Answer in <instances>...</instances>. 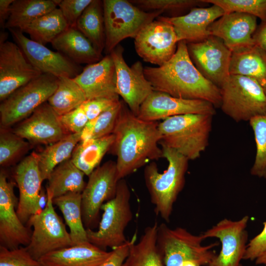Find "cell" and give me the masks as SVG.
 <instances>
[{
  "label": "cell",
  "mask_w": 266,
  "mask_h": 266,
  "mask_svg": "<svg viewBox=\"0 0 266 266\" xmlns=\"http://www.w3.org/2000/svg\"><path fill=\"white\" fill-rule=\"evenodd\" d=\"M113 133L115 139L111 148L117 157L119 180L163 157L159 146L161 139L159 123L139 119L124 101Z\"/></svg>",
  "instance_id": "6da1fadb"
},
{
  "label": "cell",
  "mask_w": 266,
  "mask_h": 266,
  "mask_svg": "<svg viewBox=\"0 0 266 266\" xmlns=\"http://www.w3.org/2000/svg\"><path fill=\"white\" fill-rule=\"evenodd\" d=\"M144 73L154 91L176 98L204 100L220 107V89L197 68L185 41L178 42L175 54L167 62L158 67L146 66Z\"/></svg>",
  "instance_id": "7a4b0ae2"
},
{
  "label": "cell",
  "mask_w": 266,
  "mask_h": 266,
  "mask_svg": "<svg viewBox=\"0 0 266 266\" xmlns=\"http://www.w3.org/2000/svg\"><path fill=\"white\" fill-rule=\"evenodd\" d=\"M161 148L168 163L166 169L160 172L156 164L150 162L145 167L144 178L155 213L168 223L185 185L189 160L172 149L165 146Z\"/></svg>",
  "instance_id": "3957f363"
},
{
  "label": "cell",
  "mask_w": 266,
  "mask_h": 266,
  "mask_svg": "<svg viewBox=\"0 0 266 266\" xmlns=\"http://www.w3.org/2000/svg\"><path fill=\"white\" fill-rule=\"evenodd\" d=\"M213 115L187 114L170 117L159 123L160 144L189 161L200 157L209 144Z\"/></svg>",
  "instance_id": "277c9868"
},
{
  "label": "cell",
  "mask_w": 266,
  "mask_h": 266,
  "mask_svg": "<svg viewBox=\"0 0 266 266\" xmlns=\"http://www.w3.org/2000/svg\"><path fill=\"white\" fill-rule=\"evenodd\" d=\"M205 239L201 233L195 234L182 227L158 225L157 243L165 266H184L190 262L208 266L217 255L212 249L219 243L203 245Z\"/></svg>",
  "instance_id": "5b68a950"
},
{
  "label": "cell",
  "mask_w": 266,
  "mask_h": 266,
  "mask_svg": "<svg viewBox=\"0 0 266 266\" xmlns=\"http://www.w3.org/2000/svg\"><path fill=\"white\" fill-rule=\"evenodd\" d=\"M130 199L127 182L124 179L119 180L115 197L101 207L103 213L98 230L86 229L90 243L106 250L108 247L113 249L128 241L125 230L133 217Z\"/></svg>",
  "instance_id": "8992f818"
},
{
  "label": "cell",
  "mask_w": 266,
  "mask_h": 266,
  "mask_svg": "<svg viewBox=\"0 0 266 266\" xmlns=\"http://www.w3.org/2000/svg\"><path fill=\"white\" fill-rule=\"evenodd\" d=\"M102 2L105 36L104 50L106 55L124 39L135 38L145 26L164 12H146L126 0H104Z\"/></svg>",
  "instance_id": "52a82bcc"
},
{
  "label": "cell",
  "mask_w": 266,
  "mask_h": 266,
  "mask_svg": "<svg viewBox=\"0 0 266 266\" xmlns=\"http://www.w3.org/2000/svg\"><path fill=\"white\" fill-rule=\"evenodd\" d=\"M220 89V107L234 121L249 122L256 116L266 114V93L253 79L230 75Z\"/></svg>",
  "instance_id": "ba28073f"
},
{
  "label": "cell",
  "mask_w": 266,
  "mask_h": 266,
  "mask_svg": "<svg viewBox=\"0 0 266 266\" xmlns=\"http://www.w3.org/2000/svg\"><path fill=\"white\" fill-rule=\"evenodd\" d=\"M59 78L42 73L18 88L0 104L1 127L8 128L29 117L56 91Z\"/></svg>",
  "instance_id": "9c48e42d"
},
{
  "label": "cell",
  "mask_w": 266,
  "mask_h": 266,
  "mask_svg": "<svg viewBox=\"0 0 266 266\" xmlns=\"http://www.w3.org/2000/svg\"><path fill=\"white\" fill-rule=\"evenodd\" d=\"M46 192L45 207L40 213L33 215L26 224L33 230L30 242L26 247L37 260L49 253L72 246L69 233L53 206V199Z\"/></svg>",
  "instance_id": "30bf717a"
},
{
  "label": "cell",
  "mask_w": 266,
  "mask_h": 266,
  "mask_svg": "<svg viewBox=\"0 0 266 266\" xmlns=\"http://www.w3.org/2000/svg\"><path fill=\"white\" fill-rule=\"evenodd\" d=\"M88 176V182L81 193V208L85 228L92 230L99 222L102 205L116 195L119 180L116 162H106Z\"/></svg>",
  "instance_id": "8fae6325"
},
{
  "label": "cell",
  "mask_w": 266,
  "mask_h": 266,
  "mask_svg": "<svg viewBox=\"0 0 266 266\" xmlns=\"http://www.w3.org/2000/svg\"><path fill=\"white\" fill-rule=\"evenodd\" d=\"M195 66L207 80L220 88L230 76L232 52L220 38L209 35L205 39L187 44Z\"/></svg>",
  "instance_id": "7c38bea8"
},
{
  "label": "cell",
  "mask_w": 266,
  "mask_h": 266,
  "mask_svg": "<svg viewBox=\"0 0 266 266\" xmlns=\"http://www.w3.org/2000/svg\"><path fill=\"white\" fill-rule=\"evenodd\" d=\"M249 221L248 215L237 220L224 218L201 233L205 239L216 238L221 243L219 253L208 266H240L248 244Z\"/></svg>",
  "instance_id": "4fadbf2b"
},
{
  "label": "cell",
  "mask_w": 266,
  "mask_h": 266,
  "mask_svg": "<svg viewBox=\"0 0 266 266\" xmlns=\"http://www.w3.org/2000/svg\"><path fill=\"white\" fill-rule=\"evenodd\" d=\"M123 51L118 45L109 54L115 67L116 92L137 116L141 104L154 90L144 75L141 62H135L129 66L124 59Z\"/></svg>",
  "instance_id": "5bb4252c"
},
{
  "label": "cell",
  "mask_w": 266,
  "mask_h": 266,
  "mask_svg": "<svg viewBox=\"0 0 266 266\" xmlns=\"http://www.w3.org/2000/svg\"><path fill=\"white\" fill-rule=\"evenodd\" d=\"M0 37V100L42 73L29 61L18 45Z\"/></svg>",
  "instance_id": "9a60e30c"
},
{
  "label": "cell",
  "mask_w": 266,
  "mask_h": 266,
  "mask_svg": "<svg viewBox=\"0 0 266 266\" xmlns=\"http://www.w3.org/2000/svg\"><path fill=\"white\" fill-rule=\"evenodd\" d=\"M177 43L173 26L158 19L145 26L134 38L135 49L138 56L144 61L159 66L171 58Z\"/></svg>",
  "instance_id": "2e32d148"
},
{
  "label": "cell",
  "mask_w": 266,
  "mask_h": 266,
  "mask_svg": "<svg viewBox=\"0 0 266 266\" xmlns=\"http://www.w3.org/2000/svg\"><path fill=\"white\" fill-rule=\"evenodd\" d=\"M14 184L9 181L3 170L0 172V246L12 250L27 246L32 231L19 218L15 207L18 201Z\"/></svg>",
  "instance_id": "e0dca14e"
},
{
  "label": "cell",
  "mask_w": 266,
  "mask_h": 266,
  "mask_svg": "<svg viewBox=\"0 0 266 266\" xmlns=\"http://www.w3.org/2000/svg\"><path fill=\"white\" fill-rule=\"evenodd\" d=\"M18 46L30 63L41 73L58 78H74L81 71L78 65L59 52L53 51L44 45L26 36L18 29L8 30Z\"/></svg>",
  "instance_id": "ac0fdd59"
},
{
  "label": "cell",
  "mask_w": 266,
  "mask_h": 266,
  "mask_svg": "<svg viewBox=\"0 0 266 266\" xmlns=\"http://www.w3.org/2000/svg\"><path fill=\"white\" fill-rule=\"evenodd\" d=\"M215 108L206 100L176 98L164 92L154 91L141 104L137 117L144 121L158 122L187 114L213 116L216 113Z\"/></svg>",
  "instance_id": "d6986e66"
},
{
  "label": "cell",
  "mask_w": 266,
  "mask_h": 266,
  "mask_svg": "<svg viewBox=\"0 0 266 266\" xmlns=\"http://www.w3.org/2000/svg\"><path fill=\"white\" fill-rule=\"evenodd\" d=\"M14 178L19 191L16 211L20 220L26 225L33 215L43 210L39 204L43 180L35 152L32 153L18 164Z\"/></svg>",
  "instance_id": "ffe728a7"
},
{
  "label": "cell",
  "mask_w": 266,
  "mask_h": 266,
  "mask_svg": "<svg viewBox=\"0 0 266 266\" xmlns=\"http://www.w3.org/2000/svg\"><path fill=\"white\" fill-rule=\"evenodd\" d=\"M33 144L49 145L69 133L62 125L59 116L47 101L12 130Z\"/></svg>",
  "instance_id": "44dd1931"
},
{
  "label": "cell",
  "mask_w": 266,
  "mask_h": 266,
  "mask_svg": "<svg viewBox=\"0 0 266 266\" xmlns=\"http://www.w3.org/2000/svg\"><path fill=\"white\" fill-rule=\"evenodd\" d=\"M255 16L238 12L225 13L208 28L210 35L221 38L232 52L255 45L253 35L258 26Z\"/></svg>",
  "instance_id": "7402d4cb"
},
{
  "label": "cell",
  "mask_w": 266,
  "mask_h": 266,
  "mask_svg": "<svg viewBox=\"0 0 266 266\" xmlns=\"http://www.w3.org/2000/svg\"><path fill=\"white\" fill-rule=\"evenodd\" d=\"M73 78L83 90L87 100L98 98L119 100L115 67L110 54L97 63L87 65Z\"/></svg>",
  "instance_id": "603a6c76"
},
{
  "label": "cell",
  "mask_w": 266,
  "mask_h": 266,
  "mask_svg": "<svg viewBox=\"0 0 266 266\" xmlns=\"http://www.w3.org/2000/svg\"><path fill=\"white\" fill-rule=\"evenodd\" d=\"M219 6L194 8L187 14L172 17H158V19L170 23L173 27L178 42L201 41L209 35L210 25L225 14Z\"/></svg>",
  "instance_id": "cb8c5ba5"
},
{
  "label": "cell",
  "mask_w": 266,
  "mask_h": 266,
  "mask_svg": "<svg viewBox=\"0 0 266 266\" xmlns=\"http://www.w3.org/2000/svg\"><path fill=\"white\" fill-rule=\"evenodd\" d=\"M111 253L87 242L51 252L39 260L46 266H98Z\"/></svg>",
  "instance_id": "d4e9b609"
},
{
  "label": "cell",
  "mask_w": 266,
  "mask_h": 266,
  "mask_svg": "<svg viewBox=\"0 0 266 266\" xmlns=\"http://www.w3.org/2000/svg\"><path fill=\"white\" fill-rule=\"evenodd\" d=\"M52 47L74 63L94 64L103 57L76 28L68 27L51 42Z\"/></svg>",
  "instance_id": "484cf974"
},
{
  "label": "cell",
  "mask_w": 266,
  "mask_h": 266,
  "mask_svg": "<svg viewBox=\"0 0 266 266\" xmlns=\"http://www.w3.org/2000/svg\"><path fill=\"white\" fill-rule=\"evenodd\" d=\"M159 224L147 227L139 241L132 238L128 255L122 266H165L157 243Z\"/></svg>",
  "instance_id": "4316f807"
},
{
  "label": "cell",
  "mask_w": 266,
  "mask_h": 266,
  "mask_svg": "<svg viewBox=\"0 0 266 266\" xmlns=\"http://www.w3.org/2000/svg\"><path fill=\"white\" fill-rule=\"evenodd\" d=\"M230 73L253 79L266 93V53L259 46L232 52Z\"/></svg>",
  "instance_id": "83f0119b"
},
{
  "label": "cell",
  "mask_w": 266,
  "mask_h": 266,
  "mask_svg": "<svg viewBox=\"0 0 266 266\" xmlns=\"http://www.w3.org/2000/svg\"><path fill=\"white\" fill-rule=\"evenodd\" d=\"M84 175L70 158L53 170L46 190L53 199L70 192L82 193L86 185Z\"/></svg>",
  "instance_id": "f1b7e54d"
},
{
  "label": "cell",
  "mask_w": 266,
  "mask_h": 266,
  "mask_svg": "<svg viewBox=\"0 0 266 266\" xmlns=\"http://www.w3.org/2000/svg\"><path fill=\"white\" fill-rule=\"evenodd\" d=\"M113 133L97 139L81 140L75 147L71 159L84 174L89 176L101 161L114 141Z\"/></svg>",
  "instance_id": "f546056e"
},
{
  "label": "cell",
  "mask_w": 266,
  "mask_h": 266,
  "mask_svg": "<svg viewBox=\"0 0 266 266\" xmlns=\"http://www.w3.org/2000/svg\"><path fill=\"white\" fill-rule=\"evenodd\" d=\"M69 228L72 246L89 242L82 218L81 193L70 192L53 200Z\"/></svg>",
  "instance_id": "4dcf8cb0"
},
{
  "label": "cell",
  "mask_w": 266,
  "mask_h": 266,
  "mask_svg": "<svg viewBox=\"0 0 266 266\" xmlns=\"http://www.w3.org/2000/svg\"><path fill=\"white\" fill-rule=\"evenodd\" d=\"M81 139V133H70L60 140L47 145L39 153H36L43 181L48 179L57 166L71 158L75 147Z\"/></svg>",
  "instance_id": "1f68e13d"
},
{
  "label": "cell",
  "mask_w": 266,
  "mask_h": 266,
  "mask_svg": "<svg viewBox=\"0 0 266 266\" xmlns=\"http://www.w3.org/2000/svg\"><path fill=\"white\" fill-rule=\"evenodd\" d=\"M54 0H14L5 29L22 30L38 17L57 8Z\"/></svg>",
  "instance_id": "d6a6232c"
},
{
  "label": "cell",
  "mask_w": 266,
  "mask_h": 266,
  "mask_svg": "<svg viewBox=\"0 0 266 266\" xmlns=\"http://www.w3.org/2000/svg\"><path fill=\"white\" fill-rule=\"evenodd\" d=\"M76 28L101 54L105 43L102 1L92 0L78 19Z\"/></svg>",
  "instance_id": "836d02e7"
},
{
  "label": "cell",
  "mask_w": 266,
  "mask_h": 266,
  "mask_svg": "<svg viewBox=\"0 0 266 266\" xmlns=\"http://www.w3.org/2000/svg\"><path fill=\"white\" fill-rule=\"evenodd\" d=\"M68 24L58 8L38 17L21 30L30 38L45 45L51 43L66 30Z\"/></svg>",
  "instance_id": "e575fe53"
},
{
  "label": "cell",
  "mask_w": 266,
  "mask_h": 266,
  "mask_svg": "<svg viewBox=\"0 0 266 266\" xmlns=\"http://www.w3.org/2000/svg\"><path fill=\"white\" fill-rule=\"evenodd\" d=\"M57 88L47 102L54 111L61 116L81 106L86 95L73 78L59 77Z\"/></svg>",
  "instance_id": "d590c367"
},
{
  "label": "cell",
  "mask_w": 266,
  "mask_h": 266,
  "mask_svg": "<svg viewBox=\"0 0 266 266\" xmlns=\"http://www.w3.org/2000/svg\"><path fill=\"white\" fill-rule=\"evenodd\" d=\"M123 101L117 103L93 120L89 121L81 133V139L101 138L113 133L121 112Z\"/></svg>",
  "instance_id": "8d00e7d4"
},
{
  "label": "cell",
  "mask_w": 266,
  "mask_h": 266,
  "mask_svg": "<svg viewBox=\"0 0 266 266\" xmlns=\"http://www.w3.org/2000/svg\"><path fill=\"white\" fill-rule=\"evenodd\" d=\"M249 122L256 145V154L250 173L259 178H266V114L256 116Z\"/></svg>",
  "instance_id": "74e56055"
},
{
  "label": "cell",
  "mask_w": 266,
  "mask_h": 266,
  "mask_svg": "<svg viewBox=\"0 0 266 266\" xmlns=\"http://www.w3.org/2000/svg\"><path fill=\"white\" fill-rule=\"evenodd\" d=\"M29 142L17 135L12 131L1 127L0 132V165L6 166L25 152Z\"/></svg>",
  "instance_id": "f35d334b"
},
{
  "label": "cell",
  "mask_w": 266,
  "mask_h": 266,
  "mask_svg": "<svg viewBox=\"0 0 266 266\" xmlns=\"http://www.w3.org/2000/svg\"><path fill=\"white\" fill-rule=\"evenodd\" d=\"M203 3L216 5L225 13L238 12L250 14L266 21V0H201Z\"/></svg>",
  "instance_id": "ab89813d"
},
{
  "label": "cell",
  "mask_w": 266,
  "mask_h": 266,
  "mask_svg": "<svg viewBox=\"0 0 266 266\" xmlns=\"http://www.w3.org/2000/svg\"><path fill=\"white\" fill-rule=\"evenodd\" d=\"M0 266H46L34 259L26 247L10 250L0 246Z\"/></svg>",
  "instance_id": "60d3db41"
},
{
  "label": "cell",
  "mask_w": 266,
  "mask_h": 266,
  "mask_svg": "<svg viewBox=\"0 0 266 266\" xmlns=\"http://www.w3.org/2000/svg\"><path fill=\"white\" fill-rule=\"evenodd\" d=\"M130 1L139 8L164 12L185 9L203 3L201 0H134Z\"/></svg>",
  "instance_id": "b9f144b4"
},
{
  "label": "cell",
  "mask_w": 266,
  "mask_h": 266,
  "mask_svg": "<svg viewBox=\"0 0 266 266\" xmlns=\"http://www.w3.org/2000/svg\"><path fill=\"white\" fill-rule=\"evenodd\" d=\"M92 0H61L58 6L69 27L76 28L77 22Z\"/></svg>",
  "instance_id": "7bdbcfd3"
},
{
  "label": "cell",
  "mask_w": 266,
  "mask_h": 266,
  "mask_svg": "<svg viewBox=\"0 0 266 266\" xmlns=\"http://www.w3.org/2000/svg\"><path fill=\"white\" fill-rule=\"evenodd\" d=\"M60 122L69 133H81L89 119L81 106L61 116Z\"/></svg>",
  "instance_id": "ee69618b"
},
{
  "label": "cell",
  "mask_w": 266,
  "mask_h": 266,
  "mask_svg": "<svg viewBox=\"0 0 266 266\" xmlns=\"http://www.w3.org/2000/svg\"><path fill=\"white\" fill-rule=\"evenodd\" d=\"M120 100L107 98H98L87 100L81 106L89 121H90L111 108Z\"/></svg>",
  "instance_id": "f6af8a7d"
},
{
  "label": "cell",
  "mask_w": 266,
  "mask_h": 266,
  "mask_svg": "<svg viewBox=\"0 0 266 266\" xmlns=\"http://www.w3.org/2000/svg\"><path fill=\"white\" fill-rule=\"evenodd\" d=\"M266 252V221L262 231L248 242L243 260L255 261Z\"/></svg>",
  "instance_id": "bcb514c9"
},
{
  "label": "cell",
  "mask_w": 266,
  "mask_h": 266,
  "mask_svg": "<svg viewBox=\"0 0 266 266\" xmlns=\"http://www.w3.org/2000/svg\"><path fill=\"white\" fill-rule=\"evenodd\" d=\"M132 240L112 250L111 255L98 266H122L127 258Z\"/></svg>",
  "instance_id": "7dc6e473"
},
{
  "label": "cell",
  "mask_w": 266,
  "mask_h": 266,
  "mask_svg": "<svg viewBox=\"0 0 266 266\" xmlns=\"http://www.w3.org/2000/svg\"><path fill=\"white\" fill-rule=\"evenodd\" d=\"M253 38L255 45L259 46L266 53V21L258 26Z\"/></svg>",
  "instance_id": "c3c4849f"
},
{
  "label": "cell",
  "mask_w": 266,
  "mask_h": 266,
  "mask_svg": "<svg viewBox=\"0 0 266 266\" xmlns=\"http://www.w3.org/2000/svg\"><path fill=\"white\" fill-rule=\"evenodd\" d=\"M14 0H0V26L2 30L5 29V25L10 12V6Z\"/></svg>",
  "instance_id": "681fc988"
},
{
  "label": "cell",
  "mask_w": 266,
  "mask_h": 266,
  "mask_svg": "<svg viewBox=\"0 0 266 266\" xmlns=\"http://www.w3.org/2000/svg\"><path fill=\"white\" fill-rule=\"evenodd\" d=\"M255 261L257 265H266V252L258 257Z\"/></svg>",
  "instance_id": "f907efd6"
},
{
  "label": "cell",
  "mask_w": 266,
  "mask_h": 266,
  "mask_svg": "<svg viewBox=\"0 0 266 266\" xmlns=\"http://www.w3.org/2000/svg\"><path fill=\"white\" fill-rule=\"evenodd\" d=\"M264 266H266V265H264Z\"/></svg>",
  "instance_id": "816d5d0a"
}]
</instances>
